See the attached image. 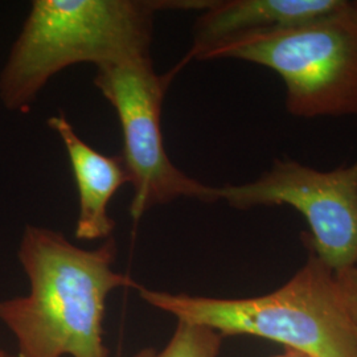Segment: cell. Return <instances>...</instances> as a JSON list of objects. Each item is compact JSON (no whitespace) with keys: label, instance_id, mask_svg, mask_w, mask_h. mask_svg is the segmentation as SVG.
<instances>
[{"label":"cell","instance_id":"cell-1","mask_svg":"<svg viewBox=\"0 0 357 357\" xmlns=\"http://www.w3.org/2000/svg\"><path fill=\"white\" fill-rule=\"evenodd\" d=\"M17 258L29 293L0 301V321L17 343L16 357H109L106 299L118 289L141 287L113 268L114 238L88 250L61 231L26 225Z\"/></svg>","mask_w":357,"mask_h":357},{"label":"cell","instance_id":"cell-2","mask_svg":"<svg viewBox=\"0 0 357 357\" xmlns=\"http://www.w3.org/2000/svg\"><path fill=\"white\" fill-rule=\"evenodd\" d=\"M213 0H35L0 72V102L28 113L52 77L72 65L149 56L155 13H203Z\"/></svg>","mask_w":357,"mask_h":357},{"label":"cell","instance_id":"cell-3","mask_svg":"<svg viewBox=\"0 0 357 357\" xmlns=\"http://www.w3.org/2000/svg\"><path fill=\"white\" fill-rule=\"evenodd\" d=\"M142 299L178 321L224 336H255L315 357H357V344L335 273L308 255L306 264L271 293L224 299L150 290Z\"/></svg>","mask_w":357,"mask_h":357},{"label":"cell","instance_id":"cell-4","mask_svg":"<svg viewBox=\"0 0 357 357\" xmlns=\"http://www.w3.org/2000/svg\"><path fill=\"white\" fill-rule=\"evenodd\" d=\"M217 59L275 72L293 116L357 118V0L318 20L233 45Z\"/></svg>","mask_w":357,"mask_h":357},{"label":"cell","instance_id":"cell-5","mask_svg":"<svg viewBox=\"0 0 357 357\" xmlns=\"http://www.w3.org/2000/svg\"><path fill=\"white\" fill-rule=\"evenodd\" d=\"M176 73L160 76L151 56L97 68L94 85L114 107L122 130L121 158L132 185L130 216L138 222L151 208L178 199L216 203V187L188 176L168 158L162 132L167 88Z\"/></svg>","mask_w":357,"mask_h":357},{"label":"cell","instance_id":"cell-6","mask_svg":"<svg viewBox=\"0 0 357 357\" xmlns=\"http://www.w3.org/2000/svg\"><path fill=\"white\" fill-rule=\"evenodd\" d=\"M217 200L248 211L290 206L306 221L303 243L333 273L357 268V160L319 171L296 160L275 159L258 178L216 187Z\"/></svg>","mask_w":357,"mask_h":357},{"label":"cell","instance_id":"cell-7","mask_svg":"<svg viewBox=\"0 0 357 357\" xmlns=\"http://www.w3.org/2000/svg\"><path fill=\"white\" fill-rule=\"evenodd\" d=\"M349 0H213L193 26L191 50L174 68L216 60L233 45L302 26L343 10Z\"/></svg>","mask_w":357,"mask_h":357},{"label":"cell","instance_id":"cell-8","mask_svg":"<svg viewBox=\"0 0 357 357\" xmlns=\"http://www.w3.org/2000/svg\"><path fill=\"white\" fill-rule=\"evenodd\" d=\"M47 125L61 138L78 193L77 240H107L115 228L107 208L116 191L130 183L121 155L110 156L82 141L63 113L52 115Z\"/></svg>","mask_w":357,"mask_h":357},{"label":"cell","instance_id":"cell-9","mask_svg":"<svg viewBox=\"0 0 357 357\" xmlns=\"http://www.w3.org/2000/svg\"><path fill=\"white\" fill-rule=\"evenodd\" d=\"M222 339L211 328L178 321L171 340L156 357H218Z\"/></svg>","mask_w":357,"mask_h":357},{"label":"cell","instance_id":"cell-10","mask_svg":"<svg viewBox=\"0 0 357 357\" xmlns=\"http://www.w3.org/2000/svg\"><path fill=\"white\" fill-rule=\"evenodd\" d=\"M335 278L357 344V268L337 271Z\"/></svg>","mask_w":357,"mask_h":357},{"label":"cell","instance_id":"cell-11","mask_svg":"<svg viewBox=\"0 0 357 357\" xmlns=\"http://www.w3.org/2000/svg\"><path fill=\"white\" fill-rule=\"evenodd\" d=\"M274 357H315L311 356V355H307V354H303V352H299V351H295V349H289V348H286V351L281 354V355H278V356Z\"/></svg>","mask_w":357,"mask_h":357},{"label":"cell","instance_id":"cell-12","mask_svg":"<svg viewBox=\"0 0 357 357\" xmlns=\"http://www.w3.org/2000/svg\"><path fill=\"white\" fill-rule=\"evenodd\" d=\"M158 356V352L153 349V348H144L139 351L138 354H135L132 357H156Z\"/></svg>","mask_w":357,"mask_h":357},{"label":"cell","instance_id":"cell-13","mask_svg":"<svg viewBox=\"0 0 357 357\" xmlns=\"http://www.w3.org/2000/svg\"><path fill=\"white\" fill-rule=\"evenodd\" d=\"M0 357H16L15 355H11L10 352H7V351H4V349H1L0 348Z\"/></svg>","mask_w":357,"mask_h":357}]
</instances>
